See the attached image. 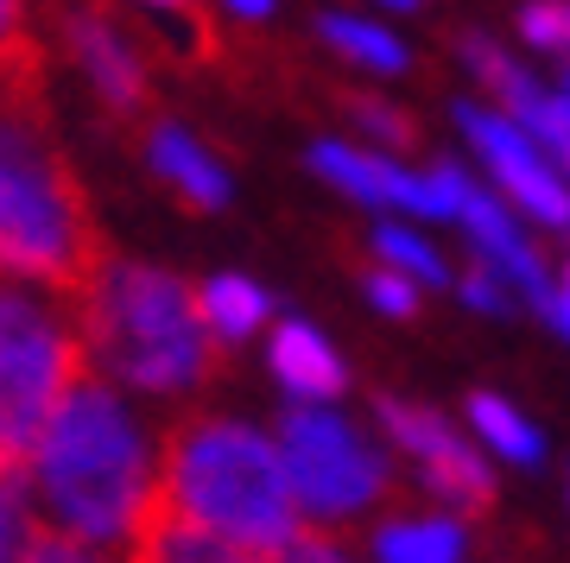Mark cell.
Wrapping results in <instances>:
<instances>
[{"label": "cell", "mask_w": 570, "mask_h": 563, "mask_svg": "<svg viewBox=\"0 0 570 563\" xmlns=\"http://www.w3.org/2000/svg\"><path fill=\"white\" fill-rule=\"evenodd\" d=\"M520 32L532 51H570V0H532L520 7Z\"/></svg>", "instance_id": "cell-23"}, {"label": "cell", "mask_w": 570, "mask_h": 563, "mask_svg": "<svg viewBox=\"0 0 570 563\" xmlns=\"http://www.w3.org/2000/svg\"><path fill=\"white\" fill-rule=\"evenodd\" d=\"M367 298L381 304L387 317H412V304H419V285L400 279V273H367Z\"/></svg>", "instance_id": "cell-26"}, {"label": "cell", "mask_w": 570, "mask_h": 563, "mask_svg": "<svg viewBox=\"0 0 570 563\" xmlns=\"http://www.w3.org/2000/svg\"><path fill=\"white\" fill-rule=\"evenodd\" d=\"M146 159H153V171H159V178L178 184V197H184V203H197V209H216V203H228L223 165L209 159L204 146L184 134V127L153 121V134H146Z\"/></svg>", "instance_id": "cell-14"}, {"label": "cell", "mask_w": 570, "mask_h": 563, "mask_svg": "<svg viewBox=\"0 0 570 563\" xmlns=\"http://www.w3.org/2000/svg\"><path fill=\"white\" fill-rule=\"evenodd\" d=\"M381 563H463V525L456 520H400L374 539Z\"/></svg>", "instance_id": "cell-16"}, {"label": "cell", "mask_w": 570, "mask_h": 563, "mask_svg": "<svg viewBox=\"0 0 570 563\" xmlns=\"http://www.w3.org/2000/svg\"><path fill=\"white\" fill-rule=\"evenodd\" d=\"M82 374L89 348L77 329V304L0 279V463L32 468L45 424Z\"/></svg>", "instance_id": "cell-5"}, {"label": "cell", "mask_w": 570, "mask_h": 563, "mask_svg": "<svg viewBox=\"0 0 570 563\" xmlns=\"http://www.w3.org/2000/svg\"><path fill=\"white\" fill-rule=\"evenodd\" d=\"M463 298L475 304L482 317H508V310H513V292L501 285V273H494V266H482V260L463 273Z\"/></svg>", "instance_id": "cell-24"}, {"label": "cell", "mask_w": 570, "mask_h": 563, "mask_svg": "<svg viewBox=\"0 0 570 563\" xmlns=\"http://www.w3.org/2000/svg\"><path fill=\"white\" fill-rule=\"evenodd\" d=\"M374 247H381V260H387V273H400V279H425V285H444V260L431 254L419 235H406V228H381L374 235Z\"/></svg>", "instance_id": "cell-22"}, {"label": "cell", "mask_w": 570, "mask_h": 563, "mask_svg": "<svg viewBox=\"0 0 570 563\" xmlns=\"http://www.w3.org/2000/svg\"><path fill=\"white\" fill-rule=\"evenodd\" d=\"M456 121H463L469 146L489 159V171L501 178V190H508L527 216L546 221V228H564V235H570V184L558 178V165H551L546 152H539V146L508 121V115H494V108L463 101V108H456Z\"/></svg>", "instance_id": "cell-7"}, {"label": "cell", "mask_w": 570, "mask_h": 563, "mask_svg": "<svg viewBox=\"0 0 570 563\" xmlns=\"http://www.w3.org/2000/svg\"><path fill=\"white\" fill-rule=\"evenodd\" d=\"M469 418H475V431H482L508 463H527L532 468L539 456H546V437H539V431H532L508 399H494V393H475V399H469Z\"/></svg>", "instance_id": "cell-18"}, {"label": "cell", "mask_w": 570, "mask_h": 563, "mask_svg": "<svg viewBox=\"0 0 570 563\" xmlns=\"http://www.w3.org/2000/svg\"><path fill=\"white\" fill-rule=\"evenodd\" d=\"M7 563H121L108 544H89V539H70L63 525L39 520L32 532H26L20 544H13V557Z\"/></svg>", "instance_id": "cell-21"}, {"label": "cell", "mask_w": 570, "mask_h": 563, "mask_svg": "<svg viewBox=\"0 0 570 563\" xmlns=\"http://www.w3.org/2000/svg\"><path fill=\"white\" fill-rule=\"evenodd\" d=\"M348 108H355V121H362L367 134H381L387 146H412V121L400 115V108H387V101H367V96H355Z\"/></svg>", "instance_id": "cell-25"}, {"label": "cell", "mask_w": 570, "mask_h": 563, "mask_svg": "<svg viewBox=\"0 0 570 563\" xmlns=\"http://www.w3.org/2000/svg\"><path fill=\"white\" fill-rule=\"evenodd\" d=\"M311 165H317L330 184H343L348 197L393 203V209H412V216H456V209H463V190H469V178L456 165H431V178H412L400 165L348 152V146H317Z\"/></svg>", "instance_id": "cell-9"}, {"label": "cell", "mask_w": 570, "mask_h": 563, "mask_svg": "<svg viewBox=\"0 0 570 563\" xmlns=\"http://www.w3.org/2000/svg\"><path fill=\"white\" fill-rule=\"evenodd\" d=\"M0 82H45V45L26 26V0H0Z\"/></svg>", "instance_id": "cell-20"}, {"label": "cell", "mask_w": 570, "mask_h": 563, "mask_svg": "<svg viewBox=\"0 0 570 563\" xmlns=\"http://www.w3.org/2000/svg\"><path fill=\"white\" fill-rule=\"evenodd\" d=\"M381 424H387V437L406 450L412 463L425 468V482L444 494L450 506H463V513H482L494 501V475L489 463L469 450L444 418H431L425 405H406V399H381Z\"/></svg>", "instance_id": "cell-8"}, {"label": "cell", "mask_w": 570, "mask_h": 563, "mask_svg": "<svg viewBox=\"0 0 570 563\" xmlns=\"http://www.w3.org/2000/svg\"><path fill=\"white\" fill-rule=\"evenodd\" d=\"M273 563H348V557L336 551V544H324V539H305V532H298V539L285 544V551H279Z\"/></svg>", "instance_id": "cell-27"}, {"label": "cell", "mask_w": 570, "mask_h": 563, "mask_svg": "<svg viewBox=\"0 0 570 563\" xmlns=\"http://www.w3.org/2000/svg\"><path fill=\"white\" fill-rule=\"evenodd\" d=\"M197 304H204V323L216 343H242L247 329H261V317H266V292L247 279H209L197 292Z\"/></svg>", "instance_id": "cell-17"}, {"label": "cell", "mask_w": 570, "mask_h": 563, "mask_svg": "<svg viewBox=\"0 0 570 563\" xmlns=\"http://www.w3.org/2000/svg\"><path fill=\"white\" fill-rule=\"evenodd\" d=\"M317 32H324L348 63H367V70H400V63H406V45L393 39V32H381V26L355 20V13H324Z\"/></svg>", "instance_id": "cell-19"}, {"label": "cell", "mask_w": 570, "mask_h": 563, "mask_svg": "<svg viewBox=\"0 0 570 563\" xmlns=\"http://www.w3.org/2000/svg\"><path fill=\"white\" fill-rule=\"evenodd\" d=\"M153 487L178 513H190L204 532L242 544L266 563L298 539V501H292L279 450L247 424H228V418L178 424L165 437V463Z\"/></svg>", "instance_id": "cell-3"}, {"label": "cell", "mask_w": 570, "mask_h": 563, "mask_svg": "<svg viewBox=\"0 0 570 563\" xmlns=\"http://www.w3.org/2000/svg\"><path fill=\"white\" fill-rule=\"evenodd\" d=\"M546 317L558 323V336L570 343V266H564V279L551 285V304H546Z\"/></svg>", "instance_id": "cell-28"}, {"label": "cell", "mask_w": 570, "mask_h": 563, "mask_svg": "<svg viewBox=\"0 0 570 563\" xmlns=\"http://www.w3.org/2000/svg\"><path fill=\"white\" fill-rule=\"evenodd\" d=\"M108 235L45 121V82H0V279H32L82 304L102 279Z\"/></svg>", "instance_id": "cell-1"}, {"label": "cell", "mask_w": 570, "mask_h": 563, "mask_svg": "<svg viewBox=\"0 0 570 563\" xmlns=\"http://www.w3.org/2000/svg\"><path fill=\"white\" fill-rule=\"evenodd\" d=\"M387 7H419V0H387Z\"/></svg>", "instance_id": "cell-32"}, {"label": "cell", "mask_w": 570, "mask_h": 563, "mask_svg": "<svg viewBox=\"0 0 570 563\" xmlns=\"http://www.w3.org/2000/svg\"><path fill=\"white\" fill-rule=\"evenodd\" d=\"M127 563H266V557H254L242 544L204 532L190 513H178V506L153 487L146 506H140V520L127 525Z\"/></svg>", "instance_id": "cell-12"}, {"label": "cell", "mask_w": 570, "mask_h": 563, "mask_svg": "<svg viewBox=\"0 0 570 563\" xmlns=\"http://www.w3.org/2000/svg\"><path fill=\"white\" fill-rule=\"evenodd\" d=\"M228 7H235L242 20H261V13H273V0H228Z\"/></svg>", "instance_id": "cell-29"}, {"label": "cell", "mask_w": 570, "mask_h": 563, "mask_svg": "<svg viewBox=\"0 0 570 563\" xmlns=\"http://www.w3.org/2000/svg\"><path fill=\"white\" fill-rule=\"evenodd\" d=\"M279 443H285L279 463H285V482H292V501L311 506L317 520L362 513V506L387 487V463H381L336 412H317V405L285 412Z\"/></svg>", "instance_id": "cell-6"}, {"label": "cell", "mask_w": 570, "mask_h": 563, "mask_svg": "<svg viewBox=\"0 0 570 563\" xmlns=\"http://www.w3.org/2000/svg\"><path fill=\"white\" fill-rule=\"evenodd\" d=\"M77 329L82 348L108 374L153 386V393H184V386L209 381L223 362V343L209 336L197 292L159 266L108 260L102 279L77 304Z\"/></svg>", "instance_id": "cell-4"}, {"label": "cell", "mask_w": 570, "mask_h": 563, "mask_svg": "<svg viewBox=\"0 0 570 563\" xmlns=\"http://www.w3.org/2000/svg\"><path fill=\"white\" fill-rule=\"evenodd\" d=\"M63 39H70V51H77V63L89 70V82H96V96H102V108L115 115V121H140V115H153L146 70H140V58H134V45L115 32V20H108L102 0H77V7H63Z\"/></svg>", "instance_id": "cell-10"}, {"label": "cell", "mask_w": 570, "mask_h": 563, "mask_svg": "<svg viewBox=\"0 0 570 563\" xmlns=\"http://www.w3.org/2000/svg\"><path fill=\"white\" fill-rule=\"evenodd\" d=\"M32 494H45V506L63 520L70 539L89 544L127 539V525L140 520L146 494H153L146 437L96 374H82L45 424L39 450H32Z\"/></svg>", "instance_id": "cell-2"}, {"label": "cell", "mask_w": 570, "mask_h": 563, "mask_svg": "<svg viewBox=\"0 0 570 563\" xmlns=\"http://www.w3.org/2000/svg\"><path fill=\"white\" fill-rule=\"evenodd\" d=\"M463 58L482 70V82H489L494 96H501V108H508V121L527 134L546 159L570 165V101L551 96V89H539V82L520 70V63H508L501 51H494L489 39H463Z\"/></svg>", "instance_id": "cell-11"}, {"label": "cell", "mask_w": 570, "mask_h": 563, "mask_svg": "<svg viewBox=\"0 0 570 563\" xmlns=\"http://www.w3.org/2000/svg\"><path fill=\"white\" fill-rule=\"evenodd\" d=\"M159 7H171V13H184V20L197 13V0H159Z\"/></svg>", "instance_id": "cell-30"}, {"label": "cell", "mask_w": 570, "mask_h": 563, "mask_svg": "<svg viewBox=\"0 0 570 563\" xmlns=\"http://www.w3.org/2000/svg\"><path fill=\"white\" fill-rule=\"evenodd\" d=\"M558 96H564V101H570V63H564V89H558Z\"/></svg>", "instance_id": "cell-31"}, {"label": "cell", "mask_w": 570, "mask_h": 563, "mask_svg": "<svg viewBox=\"0 0 570 563\" xmlns=\"http://www.w3.org/2000/svg\"><path fill=\"white\" fill-rule=\"evenodd\" d=\"M456 216L469 221V235H475V247H482V266H494L501 285H520V292L546 310V304H551V279H546V266H539V254H532V241L520 235V221H513L494 197H482L475 184L463 190V209H456Z\"/></svg>", "instance_id": "cell-13"}, {"label": "cell", "mask_w": 570, "mask_h": 563, "mask_svg": "<svg viewBox=\"0 0 570 563\" xmlns=\"http://www.w3.org/2000/svg\"><path fill=\"white\" fill-rule=\"evenodd\" d=\"M273 367H279V381L298 393V399H336L343 393V362L330 355V343L311 329V323H285L279 336H273Z\"/></svg>", "instance_id": "cell-15"}]
</instances>
